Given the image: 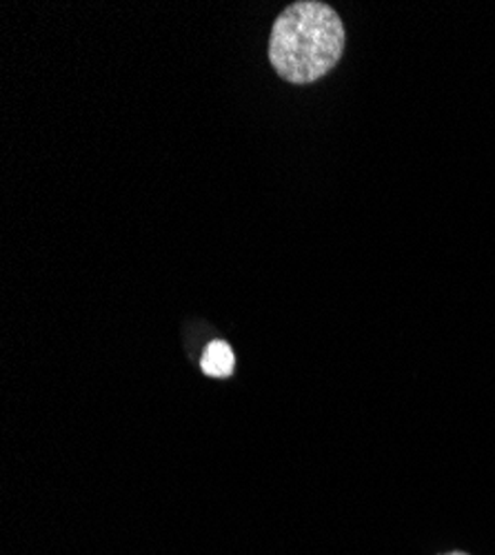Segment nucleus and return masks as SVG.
<instances>
[{"mask_svg": "<svg viewBox=\"0 0 495 555\" xmlns=\"http://www.w3.org/2000/svg\"><path fill=\"white\" fill-rule=\"evenodd\" d=\"M344 52V25L316 0L289 5L269 36V61L281 78L307 85L329 74Z\"/></svg>", "mask_w": 495, "mask_h": 555, "instance_id": "1", "label": "nucleus"}, {"mask_svg": "<svg viewBox=\"0 0 495 555\" xmlns=\"http://www.w3.org/2000/svg\"><path fill=\"white\" fill-rule=\"evenodd\" d=\"M234 351L227 343H211L203 353V372L211 378H227L234 372Z\"/></svg>", "mask_w": 495, "mask_h": 555, "instance_id": "2", "label": "nucleus"}, {"mask_svg": "<svg viewBox=\"0 0 495 555\" xmlns=\"http://www.w3.org/2000/svg\"><path fill=\"white\" fill-rule=\"evenodd\" d=\"M448 555H467V553H448Z\"/></svg>", "mask_w": 495, "mask_h": 555, "instance_id": "3", "label": "nucleus"}]
</instances>
